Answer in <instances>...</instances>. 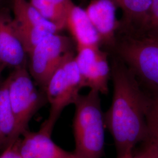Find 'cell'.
<instances>
[{
  "instance_id": "1",
  "label": "cell",
  "mask_w": 158,
  "mask_h": 158,
  "mask_svg": "<svg viewBox=\"0 0 158 158\" xmlns=\"http://www.w3.org/2000/svg\"><path fill=\"white\" fill-rule=\"evenodd\" d=\"M109 54L113 98L104 122L114 139L117 158H121L132 154L136 145L146 140L148 96L125 63L116 55Z\"/></svg>"
},
{
  "instance_id": "2",
  "label": "cell",
  "mask_w": 158,
  "mask_h": 158,
  "mask_svg": "<svg viewBox=\"0 0 158 158\" xmlns=\"http://www.w3.org/2000/svg\"><path fill=\"white\" fill-rule=\"evenodd\" d=\"M74 105V155L76 158H102L106 125L100 93L90 90L85 95L80 94Z\"/></svg>"
},
{
  "instance_id": "3",
  "label": "cell",
  "mask_w": 158,
  "mask_h": 158,
  "mask_svg": "<svg viewBox=\"0 0 158 158\" xmlns=\"http://www.w3.org/2000/svg\"><path fill=\"white\" fill-rule=\"evenodd\" d=\"M108 53L121 59L143 87L158 90V38L118 32Z\"/></svg>"
},
{
  "instance_id": "4",
  "label": "cell",
  "mask_w": 158,
  "mask_h": 158,
  "mask_svg": "<svg viewBox=\"0 0 158 158\" xmlns=\"http://www.w3.org/2000/svg\"><path fill=\"white\" fill-rule=\"evenodd\" d=\"M75 56V53L72 54L61 64L46 87L45 93L51 108L49 117L41 128L50 133L63 110L75 103L83 88Z\"/></svg>"
},
{
  "instance_id": "5",
  "label": "cell",
  "mask_w": 158,
  "mask_h": 158,
  "mask_svg": "<svg viewBox=\"0 0 158 158\" xmlns=\"http://www.w3.org/2000/svg\"><path fill=\"white\" fill-rule=\"evenodd\" d=\"M72 38L59 33L46 36L28 54L29 72L45 91L51 76L68 57L75 53Z\"/></svg>"
},
{
  "instance_id": "6",
  "label": "cell",
  "mask_w": 158,
  "mask_h": 158,
  "mask_svg": "<svg viewBox=\"0 0 158 158\" xmlns=\"http://www.w3.org/2000/svg\"><path fill=\"white\" fill-rule=\"evenodd\" d=\"M27 64L15 68L7 78L9 98L21 135L27 131L34 114L47 101L44 91L34 83Z\"/></svg>"
},
{
  "instance_id": "7",
  "label": "cell",
  "mask_w": 158,
  "mask_h": 158,
  "mask_svg": "<svg viewBox=\"0 0 158 158\" xmlns=\"http://www.w3.org/2000/svg\"><path fill=\"white\" fill-rule=\"evenodd\" d=\"M109 57V53L101 47L85 48L77 51L75 61L83 88L89 87L102 94H107L111 78Z\"/></svg>"
},
{
  "instance_id": "8",
  "label": "cell",
  "mask_w": 158,
  "mask_h": 158,
  "mask_svg": "<svg viewBox=\"0 0 158 158\" xmlns=\"http://www.w3.org/2000/svg\"><path fill=\"white\" fill-rule=\"evenodd\" d=\"M117 6L112 0H91L85 8L101 40V46L109 52L115 45L119 28Z\"/></svg>"
},
{
  "instance_id": "9",
  "label": "cell",
  "mask_w": 158,
  "mask_h": 158,
  "mask_svg": "<svg viewBox=\"0 0 158 158\" xmlns=\"http://www.w3.org/2000/svg\"><path fill=\"white\" fill-rule=\"evenodd\" d=\"M18 139V149L23 158H76L52 139V134L40 128L38 132L25 131Z\"/></svg>"
},
{
  "instance_id": "10",
  "label": "cell",
  "mask_w": 158,
  "mask_h": 158,
  "mask_svg": "<svg viewBox=\"0 0 158 158\" xmlns=\"http://www.w3.org/2000/svg\"><path fill=\"white\" fill-rule=\"evenodd\" d=\"M12 21L8 10H0V62L15 68L27 63V54L15 32Z\"/></svg>"
},
{
  "instance_id": "11",
  "label": "cell",
  "mask_w": 158,
  "mask_h": 158,
  "mask_svg": "<svg viewBox=\"0 0 158 158\" xmlns=\"http://www.w3.org/2000/svg\"><path fill=\"white\" fill-rule=\"evenodd\" d=\"M66 28L76 45V51L85 48L101 47L100 36L85 9L74 4L68 13Z\"/></svg>"
},
{
  "instance_id": "12",
  "label": "cell",
  "mask_w": 158,
  "mask_h": 158,
  "mask_svg": "<svg viewBox=\"0 0 158 158\" xmlns=\"http://www.w3.org/2000/svg\"><path fill=\"white\" fill-rule=\"evenodd\" d=\"M112 1L123 12L118 32L139 34L147 23L152 0Z\"/></svg>"
},
{
  "instance_id": "13",
  "label": "cell",
  "mask_w": 158,
  "mask_h": 158,
  "mask_svg": "<svg viewBox=\"0 0 158 158\" xmlns=\"http://www.w3.org/2000/svg\"><path fill=\"white\" fill-rule=\"evenodd\" d=\"M21 135L10 104L6 79L0 86V152L16 141Z\"/></svg>"
},
{
  "instance_id": "14",
  "label": "cell",
  "mask_w": 158,
  "mask_h": 158,
  "mask_svg": "<svg viewBox=\"0 0 158 158\" xmlns=\"http://www.w3.org/2000/svg\"><path fill=\"white\" fill-rule=\"evenodd\" d=\"M14 19L17 23L44 29L51 34L60 32L59 29L38 11L27 0H12Z\"/></svg>"
},
{
  "instance_id": "15",
  "label": "cell",
  "mask_w": 158,
  "mask_h": 158,
  "mask_svg": "<svg viewBox=\"0 0 158 158\" xmlns=\"http://www.w3.org/2000/svg\"><path fill=\"white\" fill-rule=\"evenodd\" d=\"M40 14L55 24L61 31L66 28L68 13L74 3L72 0H29Z\"/></svg>"
},
{
  "instance_id": "16",
  "label": "cell",
  "mask_w": 158,
  "mask_h": 158,
  "mask_svg": "<svg viewBox=\"0 0 158 158\" xmlns=\"http://www.w3.org/2000/svg\"><path fill=\"white\" fill-rule=\"evenodd\" d=\"M147 89L148 91H146L148 102L146 111L147 138L145 141L151 143L158 151V90Z\"/></svg>"
},
{
  "instance_id": "17",
  "label": "cell",
  "mask_w": 158,
  "mask_h": 158,
  "mask_svg": "<svg viewBox=\"0 0 158 158\" xmlns=\"http://www.w3.org/2000/svg\"><path fill=\"white\" fill-rule=\"evenodd\" d=\"M13 27L27 54L32 51L34 48L46 36L51 34L44 29L25 25L17 23L13 18Z\"/></svg>"
},
{
  "instance_id": "18",
  "label": "cell",
  "mask_w": 158,
  "mask_h": 158,
  "mask_svg": "<svg viewBox=\"0 0 158 158\" xmlns=\"http://www.w3.org/2000/svg\"><path fill=\"white\" fill-rule=\"evenodd\" d=\"M148 36H158V0H152L147 23L139 34Z\"/></svg>"
},
{
  "instance_id": "19",
  "label": "cell",
  "mask_w": 158,
  "mask_h": 158,
  "mask_svg": "<svg viewBox=\"0 0 158 158\" xmlns=\"http://www.w3.org/2000/svg\"><path fill=\"white\" fill-rule=\"evenodd\" d=\"M18 139L0 153V158H23L18 149Z\"/></svg>"
},
{
  "instance_id": "20",
  "label": "cell",
  "mask_w": 158,
  "mask_h": 158,
  "mask_svg": "<svg viewBox=\"0 0 158 158\" xmlns=\"http://www.w3.org/2000/svg\"><path fill=\"white\" fill-rule=\"evenodd\" d=\"M156 148L151 143L147 142L146 147L141 153L143 158H156Z\"/></svg>"
},
{
  "instance_id": "21",
  "label": "cell",
  "mask_w": 158,
  "mask_h": 158,
  "mask_svg": "<svg viewBox=\"0 0 158 158\" xmlns=\"http://www.w3.org/2000/svg\"><path fill=\"white\" fill-rule=\"evenodd\" d=\"M121 158H143L142 155L141 153H139L138 155H135V156H134L132 154H130L128 155H127V156H125L124 157Z\"/></svg>"
},
{
  "instance_id": "22",
  "label": "cell",
  "mask_w": 158,
  "mask_h": 158,
  "mask_svg": "<svg viewBox=\"0 0 158 158\" xmlns=\"http://www.w3.org/2000/svg\"><path fill=\"white\" fill-rule=\"evenodd\" d=\"M5 66H6V65H4L2 63H1L0 62V70H2L4 68Z\"/></svg>"
},
{
  "instance_id": "23",
  "label": "cell",
  "mask_w": 158,
  "mask_h": 158,
  "mask_svg": "<svg viewBox=\"0 0 158 158\" xmlns=\"http://www.w3.org/2000/svg\"><path fill=\"white\" fill-rule=\"evenodd\" d=\"M157 150V149H156ZM156 158H158V151L157 150V152H156Z\"/></svg>"
},
{
  "instance_id": "24",
  "label": "cell",
  "mask_w": 158,
  "mask_h": 158,
  "mask_svg": "<svg viewBox=\"0 0 158 158\" xmlns=\"http://www.w3.org/2000/svg\"><path fill=\"white\" fill-rule=\"evenodd\" d=\"M81 2H86V1L87 0H80Z\"/></svg>"
},
{
  "instance_id": "25",
  "label": "cell",
  "mask_w": 158,
  "mask_h": 158,
  "mask_svg": "<svg viewBox=\"0 0 158 158\" xmlns=\"http://www.w3.org/2000/svg\"><path fill=\"white\" fill-rule=\"evenodd\" d=\"M1 72H2V70H0V74L1 73Z\"/></svg>"
},
{
  "instance_id": "26",
  "label": "cell",
  "mask_w": 158,
  "mask_h": 158,
  "mask_svg": "<svg viewBox=\"0 0 158 158\" xmlns=\"http://www.w3.org/2000/svg\"><path fill=\"white\" fill-rule=\"evenodd\" d=\"M152 37H156V38H158V36H152Z\"/></svg>"
}]
</instances>
